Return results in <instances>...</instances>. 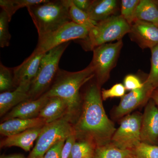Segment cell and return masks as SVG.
Listing matches in <instances>:
<instances>
[{
	"instance_id": "cell-1",
	"label": "cell",
	"mask_w": 158,
	"mask_h": 158,
	"mask_svg": "<svg viewBox=\"0 0 158 158\" xmlns=\"http://www.w3.org/2000/svg\"><path fill=\"white\" fill-rule=\"evenodd\" d=\"M101 88L91 84L84 95L81 112L73 126L77 139L89 141L97 148L110 144L116 129L103 105Z\"/></svg>"
},
{
	"instance_id": "cell-2",
	"label": "cell",
	"mask_w": 158,
	"mask_h": 158,
	"mask_svg": "<svg viewBox=\"0 0 158 158\" xmlns=\"http://www.w3.org/2000/svg\"><path fill=\"white\" fill-rule=\"evenodd\" d=\"M94 77V69L90 63L84 69L74 72L59 69L52 85L44 94L48 98L57 97L64 101L68 107L65 117L72 123H76L82 110L80 89Z\"/></svg>"
},
{
	"instance_id": "cell-3",
	"label": "cell",
	"mask_w": 158,
	"mask_h": 158,
	"mask_svg": "<svg viewBox=\"0 0 158 158\" xmlns=\"http://www.w3.org/2000/svg\"><path fill=\"white\" fill-rule=\"evenodd\" d=\"M69 1L46 0L44 2L27 8L37 28L39 37L72 22L69 14Z\"/></svg>"
},
{
	"instance_id": "cell-4",
	"label": "cell",
	"mask_w": 158,
	"mask_h": 158,
	"mask_svg": "<svg viewBox=\"0 0 158 158\" xmlns=\"http://www.w3.org/2000/svg\"><path fill=\"white\" fill-rule=\"evenodd\" d=\"M131 29V26L121 15H112L97 23L86 38L78 40L79 43L86 52L93 51L108 42L121 40L126 34H129Z\"/></svg>"
},
{
	"instance_id": "cell-5",
	"label": "cell",
	"mask_w": 158,
	"mask_h": 158,
	"mask_svg": "<svg viewBox=\"0 0 158 158\" xmlns=\"http://www.w3.org/2000/svg\"><path fill=\"white\" fill-rule=\"evenodd\" d=\"M69 44L66 42L56 47L43 57L37 76L30 86V100L39 98L50 88L59 72L60 59Z\"/></svg>"
},
{
	"instance_id": "cell-6",
	"label": "cell",
	"mask_w": 158,
	"mask_h": 158,
	"mask_svg": "<svg viewBox=\"0 0 158 158\" xmlns=\"http://www.w3.org/2000/svg\"><path fill=\"white\" fill-rule=\"evenodd\" d=\"M73 134V126L65 117L44 125L35 146L27 158H43L52 146Z\"/></svg>"
},
{
	"instance_id": "cell-7",
	"label": "cell",
	"mask_w": 158,
	"mask_h": 158,
	"mask_svg": "<svg viewBox=\"0 0 158 158\" xmlns=\"http://www.w3.org/2000/svg\"><path fill=\"white\" fill-rule=\"evenodd\" d=\"M122 40L114 43H108L93 50V56L90 64L94 69L97 84L100 88L110 77L111 70L115 67L122 48Z\"/></svg>"
},
{
	"instance_id": "cell-8",
	"label": "cell",
	"mask_w": 158,
	"mask_h": 158,
	"mask_svg": "<svg viewBox=\"0 0 158 158\" xmlns=\"http://www.w3.org/2000/svg\"><path fill=\"white\" fill-rule=\"evenodd\" d=\"M89 31L87 28L70 22L52 33L38 37L35 50L46 53L56 47L71 40L85 39Z\"/></svg>"
},
{
	"instance_id": "cell-9",
	"label": "cell",
	"mask_w": 158,
	"mask_h": 158,
	"mask_svg": "<svg viewBox=\"0 0 158 158\" xmlns=\"http://www.w3.org/2000/svg\"><path fill=\"white\" fill-rule=\"evenodd\" d=\"M142 116L137 112L125 116L112 137L111 144L120 149L131 151L141 143Z\"/></svg>"
},
{
	"instance_id": "cell-10",
	"label": "cell",
	"mask_w": 158,
	"mask_h": 158,
	"mask_svg": "<svg viewBox=\"0 0 158 158\" xmlns=\"http://www.w3.org/2000/svg\"><path fill=\"white\" fill-rule=\"evenodd\" d=\"M141 141L144 144H158V108L152 99L146 103L142 116Z\"/></svg>"
},
{
	"instance_id": "cell-11",
	"label": "cell",
	"mask_w": 158,
	"mask_h": 158,
	"mask_svg": "<svg viewBox=\"0 0 158 158\" xmlns=\"http://www.w3.org/2000/svg\"><path fill=\"white\" fill-rule=\"evenodd\" d=\"M45 54L34 50L22 63L12 68L15 88L21 85H31L37 76L41 60Z\"/></svg>"
},
{
	"instance_id": "cell-12",
	"label": "cell",
	"mask_w": 158,
	"mask_h": 158,
	"mask_svg": "<svg viewBox=\"0 0 158 158\" xmlns=\"http://www.w3.org/2000/svg\"><path fill=\"white\" fill-rule=\"evenodd\" d=\"M143 87L140 89L132 90L121 98L119 105L114 111L116 118L123 117L143 104L147 103L151 99L154 91L144 82Z\"/></svg>"
},
{
	"instance_id": "cell-13",
	"label": "cell",
	"mask_w": 158,
	"mask_h": 158,
	"mask_svg": "<svg viewBox=\"0 0 158 158\" xmlns=\"http://www.w3.org/2000/svg\"><path fill=\"white\" fill-rule=\"evenodd\" d=\"M129 34L141 48L151 49L158 45V27L151 23L136 19L131 26Z\"/></svg>"
},
{
	"instance_id": "cell-14",
	"label": "cell",
	"mask_w": 158,
	"mask_h": 158,
	"mask_svg": "<svg viewBox=\"0 0 158 158\" xmlns=\"http://www.w3.org/2000/svg\"><path fill=\"white\" fill-rule=\"evenodd\" d=\"M48 100L49 98L43 94L37 99L23 102L7 113L4 120L6 121L14 118L30 119L37 118Z\"/></svg>"
},
{
	"instance_id": "cell-15",
	"label": "cell",
	"mask_w": 158,
	"mask_h": 158,
	"mask_svg": "<svg viewBox=\"0 0 158 158\" xmlns=\"http://www.w3.org/2000/svg\"><path fill=\"white\" fill-rule=\"evenodd\" d=\"M46 124L40 118L23 119L14 118L6 120L0 124V133L6 137L17 135L30 129L42 127Z\"/></svg>"
},
{
	"instance_id": "cell-16",
	"label": "cell",
	"mask_w": 158,
	"mask_h": 158,
	"mask_svg": "<svg viewBox=\"0 0 158 158\" xmlns=\"http://www.w3.org/2000/svg\"><path fill=\"white\" fill-rule=\"evenodd\" d=\"M31 85H21L11 91L0 94V115L3 116L23 102L30 100L29 94Z\"/></svg>"
},
{
	"instance_id": "cell-17",
	"label": "cell",
	"mask_w": 158,
	"mask_h": 158,
	"mask_svg": "<svg viewBox=\"0 0 158 158\" xmlns=\"http://www.w3.org/2000/svg\"><path fill=\"white\" fill-rule=\"evenodd\" d=\"M42 127L30 129L23 132L6 137L1 142V147L15 146L20 148L25 151L29 152L33 147L42 131Z\"/></svg>"
},
{
	"instance_id": "cell-18",
	"label": "cell",
	"mask_w": 158,
	"mask_h": 158,
	"mask_svg": "<svg viewBox=\"0 0 158 158\" xmlns=\"http://www.w3.org/2000/svg\"><path fill=\"white\" fill-rule=\"evenodd\" d=\"M68 107L66 102L57 97L49 98L48 102L40 111L38 117L44 119L46 123H51L65 117Z\"/></svg>"
},
{
	"instance_id": "cell-19",
	"label": "cell",
	"mask_w": 158,
	"mask_h": 158,
	"mask_svg": "<svg viewBox=\"0 0 158 158\" xmlns=\"http://www.w3.org/2000/svg\"><path fill=\"white\" fill-rule=\"evenodd\" d=\"M116 0L92 1L87 13L89 18L98 23L113 15L117 9Z\"/></svg>"
},
{
	"instance_id": "cell-20",
	"label": "cell",
	"mask_w": 158,
	"mask_h": 158,
	"mask_svg": "<svg viewBox=\"0 0 158 158\" xmlns=\"http://www.w3.org/2000/svg\"><path fill=\"white\" fill-rule=\"evenodd\" d=\"M136 19L151 23L158 27V7L155 1L140 0Z\"/></svg>"
},
{
	"instance_id": "cell-21",
	"label": "cell",
	"mask_w": 158,
	"mask_h": 158,
	"mask_svg": "<svg viewBox=\"0 0 158 158\" xmlns=\"http://www.w3.org/2000/svg\"><path fill=\"white\" fill-rule=\"evenodd\" d=\"M46 0H1L0 6L9 16L11 20L13 15L18 10L21 8H27L36 4L44 2Z\"/></svg>"
},
{
	"instance_id": "cell-22",
	"label": "cell",
	"mask_w": 158,
	"mask_h": 158,
	"mask_svg": "<svg viewBox=\"0 0 158 158\" xmlns=\"http://www.w3.org/2000/svg\"><path fill=\"white\" fill-rule=\"evenodd\" d=\"M131 155V151L120 149L110 143L97 148L94 158H129Z\"/></svg>"
},
{
	"instance_id": "cell-23",
	"label": "cell",
	"mask_w": 158,
	"mask_h": 158,
	"mask_svg": "<svg viewBox=\"0 0 158 158\" xmlns=\"http://www.w3.org/2000/svg\"><path fill=\"white\" fill-rule=\"evenodd\" d=\"M68 10L72 22L87 28L89 31L97 23L90 19L86 12L76 7L73 3L72 0L69 1Z\"/></svg>"
},
{
	"instance_id": "cell-24",
	"label": "cell",
	"mask_w": 158,
	"mask_h": 158,
	"mask_svg": "<svg viewBox=\"0 0 158 158\" xmlns=\"http://www.w3.org/2000/svg\"><path fill=\"white\" fill-rule=\"evenodd\" d=\"M96 148L92 143L86 141L75 142L68 158H88L94 156Z\"/></svg>"
},
{
	"instance_id": "cell-25",
	"label": "cell",
	"mask_w": 158,
	"mask_h": 158,
	"mask_svg": "<svg viewBox=\"0 0 158 158\" xmlns=\"http://www.w3.org/2000/svg\"><path fill=\"white\" fill-rule=\"evenodd\" d=\"M151 50V67L150 73L144 83L154 90L158 88V45Z\"/></svg>"
},
{
	"instance_id": "cell-26",
	"label": "cell",
	"mask_w": 158,
	"mask_h": 158,
	"mask_svg": "<svg viewBox=\"0 0 158 158\" xmlns=\"http://www.w3.org/2000/svg\"><path fill=\"white\" fill-rule=\"evenodd\" d=\"M140 0H122L121 15L131 26L136 19V12Z\"/></svg>"
},
{
	"instance_id": "cell-27",
	"label": "cell",
	"mask_w": 158,
	"mask_h": 158,
	"mask_svg": "<svg viewBox=\"0 0 158 158\" xmlns=\"http://www.w3.org/2000/svg\"><path fill=\"white\" fill-rule=\"evenodd\" d=\"M15 89L14 82L13 69L9 68L3 65L1 62L0 65V91L1 93L12 91Z\"/></svg>"
},
{
	"instance_id": "cell-28",
	"label": "cell",
	"mask_w": 158,
	"mask_h": 158,
	"mask_svg": "<svg viewBox=\"0 0 158 158\" xmlns=\"http://www.w3.org/2000/svg\"><path fill=\"white\" fill-rule=\"evenodd\" d=\"M131 151L135 158H158V145L141 142Z\"/></svg>"
},
{
	"instance_id": "cell-29",
	"label": "cell",
	"mask_w": 158,
	"mask_h": 158,
	"mask_svg": "<svg viewBox=\"0 0 158 158\" xmlns=\"http://www.w3.org/2000/svg\"><path fill=\"white\" fill-rule=\"evenodd\" d=\"M9 22L8 14L2 10L0 13V47L2 48L8 47L10 44L11 35L9 31Z\"/></svg>"
},
{
	"instance_id": "cell-30",
	"label": "cell",
	"mask_w": 158,
	"mask_h": 158,
	"mask_svg": "<svg viewBox=\"0 0 158 158\" xmlns=\"http://www.w3.org/2000/svg\"><path fill=\"white\" fill-rule=\"evenodd\" d=\"M126 89L123 84L119 83L113 85L110 89H103L101 95L103 101L113 98H122L125 95Z\"/></svg>"
},
{
	"instance_id": "cell-31",
	"label": "cell",
	"mask_w": 158,
	"mask_h": 158,
	"mask_svg": "<svg viewBox=\"0 0 158 158\" xmlns=\"http://www.w3.org/2000/svg\"><path fill=\"white\" fill-rule=\"evenodd\" d=\"M123 85L126 90L132 91L142 88L144 83H142L136 76L129 74L124 78Z\"/></svg>"
},
{
	"instance_id": "cell-32",
	"label": "cell",
	"mask_w": 158,
	"mask_h": 158,
	"mask_svg": "<svg viewBox=\"0 0 158 158\" xmlns=\"http://www.w3.org/2000/svg\"><path fill=\"white\" fill-rule=\"evenodd\" d=\"M66 140H62L52 146L46 153L43 158H62V150Z\"/></svg>"
},
{
	"instance_id": "cell-33",
	"label": "cell",
	"mask_w": 158,
	"mask_h": 158,
	"mask_svg": "<svg viewBox=\"0 0 158 158\" xmlns=\"http://www.w3.org/2000/svg\"><path fill=\"white\" fill-rule=\"evenodd\" d=\"M76 137L75 134L72 135L66 140L64 147L62 150V158H68L73 145L76 141Z\"/></svg>"
},
{
	"instance_id": "cell-34",
	"label": "cell",
	"mask_w": 158,
	"mask_h": 158,
	"mask_svg": "<svg viewBox=\"0 0 158 158\" xmlns=\"http://www.w3.org/2000/svg\"><path fill=\"white\" fill-rule=\"evenodd\" d=\"M92 1L89 0H72L73 3L78 9L87 13Z\"/></svg>"
},
{
	"instance_id": "cell-35",
	"label": "cell",
	"mask_w": 158,
	"mask_h": 158,
	"mask_svg": "<svg viewBox=\"0 0 158 158\" xmlns=\"http://www.w3.org/2000/svg\"><path fill=\"white\" fill-rule=\"evenodd\" d=\"M151 99L154 102L156 105L158 106V88L153 91Z\"/></svg>"
},
{
	"instance_id": "cell-36",
	"label": "cell",
	"mask_w": 158,
	"mask_h": 158,
	"mask_svg": "<svg viewBox=\"0 0 158 158\" xmlns=\"http://www.w3.org/2000/svg\"><path fill=\"white\" fill-rule=\"evenodd\" d=\"M1 158H27L22 154H13L9 156H3L1 157Z\"/></svg>"
},
{
	"instance_id": "cell-37",
	"label": "cell",
	"mask_w": 158,
	"mask_h": 158,
	"mask_svg": "<svg viewBox=\"0 0 158 158\" xmlns=\"http://www.w3.org/2000/svg\"><path fill=\"white\" fill-rule=\"evenodd\" d=\"M129 158H135L133 156H132V155H131L129 157Z\"/></svg>"
},
{
	"instance_id": "cell-38",
	"label": "cell",
	"mask_w": 158,
	"mask_h": 158,
	"mask_svg": "<svg viewBox=\"0 0 158 158\" xmlns=\"http://www.w3.org/2000/svg\"><path fill=\"white\" fill-rule=\"evenodd\" d=\"M158 7V1H155Z\"/></svg>"
},
{
	"instance_id": "cell-39",
	"label": "cell",
	"mask_w": 158,
	"mask_h": 158,
	"mask_svg": "<svg viewBox=\"0 0 158 158\" xmlns=\"http://www.w3.org/2000/svg\"><path fill=\"white\" fill-rule=\"evenodd\" d=\"M94 158V156H93V157H89V158Z\"/></svg>"
},
{
	"instance_id": "cell-40",
	"label": "cell",
	"mask_w": 158,
	"mask_h": 158,
	"mask_svg": "<svg viewBox=\"0 0 158 158\" xmlns=\"http://www.w3.org/2000/svg\"></svg>"
}]
</instances>
